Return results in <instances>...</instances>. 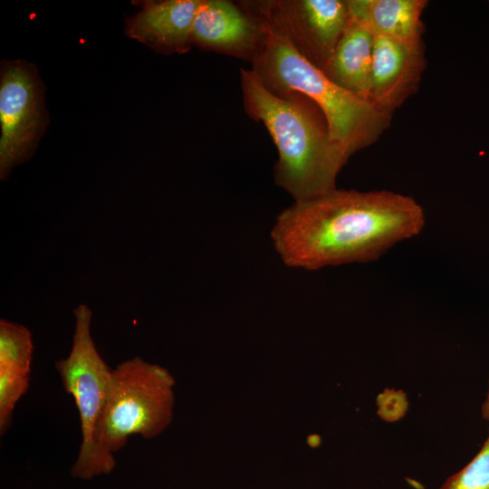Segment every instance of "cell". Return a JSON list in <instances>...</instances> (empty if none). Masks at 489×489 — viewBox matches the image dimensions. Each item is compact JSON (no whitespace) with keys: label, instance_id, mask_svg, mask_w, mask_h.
<instances>
[{"label":"cell","instance_id":"cell-7","mask_svg":"<svg viewBox=\"0 0 489 489\" xmlns=\"http://www.w3.org/2000/svg\"><path fill=\"white\" fill-rule=\"evenodd\" d=\"M43 89L25 62H2L0 78V177L34 152L47 125Z\"/></svg>","mask_w":489,"mask_h":489},{"label":"cell","instance_id":"cell-16","mask_svg":"<svg viewBox=\"0 0 489 489\" xmlns=\"http://www.w3.org/2000/svg\"><path fill=\"white\" fill-rule=\"evenodd\" d=\"M481 415L482 417L489 423V381L485 398L481 407Z\"/></svg>","mask_w":489,"mask_h":489},{"label":"cell","instance_id":"cell-1","mask_svg":"<svg viewBox=\"0 0 489 489\" xmlns=\"http://www.w3.org/2000/svg\"><path fill=\"white\" fill-rule=\"evenodd\" d=\"M425 221L423 208L411 197L336 187L294 201L278 215L271 238L287 266L318 270L377 260L420 234Z\"/></svg>","mask_w":489,"mask_h":489},{"label":"cell","instance_id":"cell-12","mask_svg":"<svg viewBox=\"0 0 489 489\" xmlns=\"http://www.w3.org/2000/svg\"><path fill=\"white\" fill-rule=\"evenodd\" d=\"M350 16L375 36L420 41L427 0H347Z\"/></svg>","mask_w":489,"mask_h":489},{"label":"cell","instance_id":"cell-15","mask_svg":"<svg viewBox=\"0 0 489 489\" xmlns=\"http://www.w3.org/2000/svg\"><path fill=\"white\" fill-rule=\"evenodd\" d=\"M30 374L0 368V434L3 436L12 426L14 409L26 393Z\"/></svg>","mask_w":489,"mask_h":489},{"label":"cell","instance_id":"cell-4","mask_svg":"<svg viewBox=\"0 0 489 489\" xmlns=\"http://www.w3.org/2000/svg\"><path fill=\"white\" fill-rule=\"evenodd\" d=\"M174 379L158 364L134 357L111 370L109 395L95 440L104 462L114 470V454L131 436L153 438L169 425Z\"/></svg>","mask_w":489,"mask_h":489},{"label":"cell","instance_id":"cell-2","mask_svg":"<svg viewBox=\"0 0 489 489\" xmlns=\"http://www.w3.org/2000/svg\"><path fill=\"white\" fill-rule=\"evenodd\" d=\"M240 79L246 113L265 126L277 148L275 183L294 201L335 189L350 157L332 139L321 109L300 93L272 92L252 69H242Z\"/></svg>","mask_w":489,"mask_h":489},{"label":"cell","instance_id":"cell-13","mask_svg":"<svg viewBox=\"0 0 489 489\" xmlns=\"http://www.w3.org/2000/svg\"><path fill=\"white\" fill-rule=\"evenodd\" d=\"M34 344L31 331L24 326L0 321V368L31 374Z\"/></svg>","mask_w":489,"mask_h":489},{"label":"cell","instance_id":"cell-10","mask_svg":"<svg viewBox=\"0 0 489 489\" xmlns=\"http://www.w3.org/2000/svg\"><path fill=\"white\" fill-rule=\"evenodd\" d=\"M201 0L147 1L128 19L130 38L165 53H186L192 43L194 20Z\"/></svg>","mask_w":489,"mask_h":489},{"label":"cell","instance_id":"cell-6","mask_svg":"<svg viewBox=\"0 0 489 489\" xmlns=\"http://www.w3.org/2000/svg\"><path fill=\"white\" fill-rule=\"evenodd\" d=\"M240 5L280 33L321 70L331 58L350 20L347 0H266Z\"/></svg>","mask_w":489,"mask_h":489},{"label":"cell","instance_id":"cell-3","mask_svg":"<svg viewBox=\"0 0 489 489\" xmlns=\"http://www.w3.org/2000/svg\"><path fill=\"white\" fill-rule=\"evenodd\" d=\"M257 20L263 37L251 62L264 85L277 95L296 92L313 101L324 114L332 139L349 157L375 143L392 116L334 83L280 33Z\"/></svg>","mask_w":489,"mask_h":489},{"label":"cell","instance_id":"cell-9","mask_svg":"<svg viewBox=\"0 0 489 489\" xmlns=\"http://www.w3.org/2000/svg\"><path fill=\"white\" fill-rule=\"evenodd\" d=\"M262 37L260 23L240 5L225 0H201L193 24L192 43L252 60Z\"/></svg>","mask_w":489,"mask_h":489},{"label":"cell","instance_id":"cell-5","mask_svg":"<svg viewBox=\"0 0 489 489\" xmlns=\"http://www.w3.org/2000/svg\"><path fill=\"white\" fill-rule=\"evenodd\" d=\"M75 330L66 359L55 362L62 385L79 413L82 442L71 475L91 480L113 470L101 456L95 440L98 423L109 395L111 370L100 355L91 334V311L84 304L73 310Z\"/></svg>","mask_w":489,"mask_h":489},{"label":"cell","instance_id":"cell-11","mask_svg":"<svg viewBox=\"0 0 489 489\" xmlns=\"http://www.w3.org/2000/svg\"><path fill=\"white\" fill-rule=\"evenodd\" d=\"M374 43L375 35L350 16L322 72L340 87L369 101Z\"/></svg>","mask_w":489,"mask_h":489},{"label":"cell","instance_id":"cell-14","mask_svg":"<svg viewBox=\"0 0 489 489\" xmlns=\"http://www.w3.org/2000/svg\"><path fill=\"white\" fill-rule=\"evenodd\" d=\"M437 489H489V431L475 455Z\"/></svg>","mask_w":489,"mask_h":489},{"label":"cell","instance_id":"cell-8","mask_svg":"<svg viewBox=\"0 0 489 489\" xmlns=\"http://www.w3.org/2000/svg\"><path fill=\"white\" fill-rule=\"evenodd\" d=\"M426 66L423 40L375 36L369 101L392 116L418 90Z\"/></svg>","mask_w":489,"mask_h":489}]
</instances>
